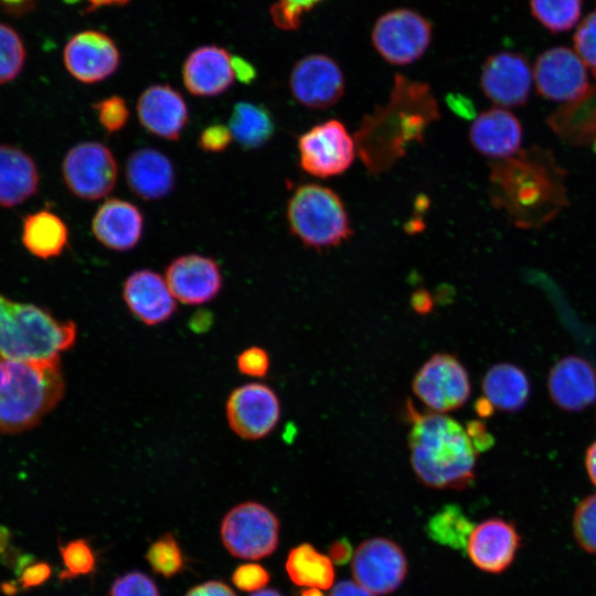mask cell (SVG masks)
<instances>
[{"label":"cell","instance_id":"2","mask_svg":"<svg viewBox=\"0 0 596 596\" xmlns=\"http://www.w3.org/2000/svg\"><path fill=\"white\" fill-rule=\"evenodd\" d=\"M563 171L549 153L532 148L491 164L492 204L519 227L549 222L566 203Z\"/></svg>","mask_w":596,"mask_h":596},{"label":"cell","instance_id":"27","mask_svg":"<svg viewBox=\"0 0 596 596\" xmlns=\"http://www.w3.org/2000/svg\"><path fill=\"white\" fill-rule=\"evenodd\" d=\"M39 172L34 160L23 150L0 145V206L13 207L38 191Z\"/></svg>","mask_w":596,"mask_h":596},{"label":"cell","instance_id":"6","mask_svg":"<svg viewBox=\"0 0 596 596\" xmlns=\"http://www.w3.org/2000/svg\"><path fill=\"white\" fill-rule=\"evenodd\" d=\"M286 216L291 234L318 252L339 246L353 235L342 199L321 184L297 187L288 200Z\"/></svg>","mask_w":596,"mask_h":596},{"label":"cell","instance_id":"15","mask_svg":"<svg viewBox=\"0 0 596 596\" xmlns=\"http://www.w3.org/2000/svg\"><path fill=\"white\" fill-rule=\"evenodd\" d=\"M533 78L540 96L568 103L588 89L586 66L573 50L556 46L541 53L534 65Z\"/></svg>","mask_w":596,"mask_h":596},{"label":"cell","instance_id":"38","mask_svg":"<svg viewBox=\"0 0 596 596\" xmlns=\"http://www.w3.org/2000/svg\"><path fill=\"white\" fill-rule=\"evenodd\" d=\"M93 109L99 125L107 134L121 130L127 125L130 116L126 99L118 95L99 99L93 105Z\"/></svg>","mask_w":596,"mask_h":596},{"label":"cell","instance_id":"52","mask_svg":"<svg viewBox=\"0 0 596 596\" xmlns=\"http://www.w3.org/2000/svg\"><path fill=\"white\" fill-rule=\"evenodd\" d=\"M329 596H375L373 593L352 581H341L333 586Z\"/></svg>","mask_w":596,"mask_h":596},{"label":"cell","instance_id":"18","mask_svg":"<svg viewBox=\"0 0 596 596\" xmlns=\"http://www.w3.org/2000/svg\"><path fill=\"white\" fill-rule=\"evenodd\" d=\"M166 281L184 305H202L214 299L223 286L219 264L209 256L185 254L173 258L166 268Z\"/></svg>","mask_w":596,"mask_h":596},{"label":"cell","instance_id":"16","mask_svg":"<svg viewBox=\"0 0 596 596\" xmlns=\"http://www.w3.org/2000/svg\"><path fill=\"white\" fill-rule=\"evenodd\" d=\"M67 72L83 84H96L114 75L120 65V52L106 33L86 30L73 35L63 51Z\"/></svg>","mask_w":596,"mask_h":596},{"label":"cell","instance_id":"31","mask_svg":"<svg viewBox=\"0 0 596 596\" xmlns=\"http://www.w3.org/2000/svg\"><path fill=\"white\" fill-rule=\"evenodd\" d=\"M228 128L233 140L246 151L266 146L275 135L276 124L263 104L241 100L232 109Z\"/></svg>","mask_w":596,"mask_h":596},{"label":"cell","instance_id":"55","mask_svg":"<svg viewBox=\"0 0 596 596\" xmlns=\"http://www.w3.org/2000/svg\"><path fill=\"white\" fill-rule=\"evenodd\" d=\"M585 466L590 481L596 486V440L587 448Z\"/></svg>","mask_w":596,"mask_h":596},{"label":"cell","instance_id":"56","mask_svg":"<svg viewBox=\"0 0 596 596\" xmlns=\"http://www.w3.org/2000/svg\"><path fill=\"white\" fill-rule=\"evenodd\" d=\"M34 0H0V3L12 12H22L28 10Z\"/></svg>","mask_w":596,"mask_h":596},{"label":"cell","instance_id":"40","mask_svg":"<svg viewBox=\"0 0 596 596\" xmlns=\"http://www.w3.org/2000/svg\"><path fill=\"white\" fill-rule=\"evenodd\" d=\"M322 0H277L269 9L270 18L280 30H297L302 15Z\"/></svg>","mask_w":596,"mask_h":596},{"label":"cell","instance_id":"39","mask_svg":"<svg viewBox=\"0 0 596 596\" xmlns=\"http://www.w3.org/2000/svg\"><path fill=\"white\" fill-rule=\"evenodd\" d=\"M61 555L65 565L62 578L86 575L95 567V556L91 546L84 540H75L61 546Z\"/></svg>","mask_w":596,"mask_h":596},{"label":"cell","instance_id":"14","mask_svg":"<svg viewBox=\"0 0 596 596\" xmlns=\"http://www.w3.org/2000/svg\"><path fill=\"white\" fill-rule=\"evenodd\" d=\"M344 88L340 65L324 54L304 56L290 72V93L297 103L309 109L332 107L342 98Z\"/></svg>","mask_w":596,"mask_h":596},{"label":"cell","instance_id":"17","mask_svg":"<svg viewBox=\"0 0 596 596\" xmlns=\"http://www.w3.org/2000/svg\"><path fill=\"white\" fill-rule=\"evenodd\" d=\"M532 85V73L526 58L501 51L488 56L481 68L480 86L485 96L501 107L526 104Z\"/></svg>","mask_w":596,"mask_h":596},{"label":"cell","instance_id":"29","mask_svg":"<svg viewBox=\"0 0 596 596\" xmlns=\"http://www.w3.org/2000/svg\"><path fill=\"white\" fill-rule=\"evenodd\" d=\"M482 392L493 408L518 412L529 401L530 381L522 369L502 362L488 369L482 379Z\"/></svg>","mask_w":596,"mask_h":596},{"label":"cell","instance_id":"7","mask_svg":"<svg viewBox=\"0 0 596 596\" xmlns=\"http://www.w3.org/2000/svg\"><path fill=\"white\" fill-rule=\"evenodd\" d=\"M221 538L236 557L258 560L278 545L279 521L274 512L257 502H244L231 509L221 524Z\"/></svg>","mask_w":596,"mask_h":596},{"label":"cell","instance_id":"21","mask_svg":"<svg viewBox=\"0 0 596 596\" xmlns=\"http://www.w3.org/2000/svg\"><path fill=\"white\" fill-rule=\"evenodd\" d=\"M123 298L128 310L147 326L168 321L177 310V299L166 278L148 269H137L125 280Z\"/></svg>","mask_w":596,"mask_h":596},{"label":"cell","instance_id":"1","mask_svg":"<svg viewBox=\"0 0 596 596\" xmlns=\"http://www.w3.org/2000/svg\"><path fill=\"white\" fill-rule=\"evenodd\" d=\"M439 118L430 86L396 74L387 103L366 114L354 132L356 153L370 174L386 172Z\"/></svg>","mask_w":596,"mask_h":596},{"label":"cell","instance_id":"34","mask_svg":"<svg viewBox=\"0 0 596 596\" xmlns=\"http://www.w3.org/2000/svg\"><path fill=\"white\" fill-rule=\"evenodd\" d=\"M533 17L554 33L572 29L579 19L582 0H530Z\"/></svg>","mask_w":596,"mask_h":596},{"label":"cell","instance_id":"47","mask_svg":"<svg viewBox=\"0 0 596 596\" xmlns=\"http://www.w3.org/2000/svg\"><path fill=\"white\" fill-rule=\"evenodd\" d=\"M466 429L478 451L487 450L492 446L493 437L487 432L486 426L481 422H469Z\"/></svg>","mask_w":596,"mask_h":596},{"label":"cell","instance_id":"42","mask_svg":"<svg viewBox=\"0 0 596 596\" xmlns=\"http://www.w3.org/2000/svg\"><path fill=\"white\" fill-rule=\"evenodd\" d=\"M110 596H160L153 581L140 573L129 572L111 585Z\"/></svg>","mask_w":596,"mask_h":596},{"label":"cell","instance_id":"30","mask_svg":"<svg viewBox=\"0 0 596 596\" xmlns=\"http://www.w3.org/2000/svg\"><path fill=\"white\" fill-rule=\"evenodd\" d=\"M22 243L39 258L58 257L68 244V228L57 214L41 210L23 219Z\"/></svg>","mask_w":596,"mask_h":596},{"label":"cell","instance_id":"48","mask_svg":"<svg viewBox=\"0 0 596 596\" xmlns=\"http://www.w3.org/2000/svg\"><path fill=\"white\" fill-rule=\"evenodd\" d=\"M185 596H236L224 583L210 581L191 588Z\"/></svg>","mask_w":596,"mask_h":596},{"label":"cell","instance_id":"50","mask_svg":"<svg viewBox=\"0 0 596 596\" xmlns=\"http://www.w3.org/2000/svg\"><path fill=\"white\" fill-rule=\"evenodd\" d=\"M447 104L449 108L458 116L464 118L475 117V107L472 102L460 94H449L447 96Z\"/></svg>","mask_w":596,"mask_h":596},{"label":"cell","instance_id":"22","mask_svg":"<svg viewBox=\"0 0 596 596\" xmlns=\"http://www.w3.org/2000/svg\"><path fill=\"white\" fill-rule=\"evenodd\" d=\"M232 56L219 45L194 49L183 62L181 74L187 91L198 97H215L234 83Z\"/></svg>","mask_w":596,"mask_h":596},{"label":"cell","instance_id":"59","mask_svg":"<svg viewBox=\"0 0 596 596\" xmlns=\"http://www.w3.org/2000/svg\"><path fill=\"white\" fill-rule=\"evenodd\" d=\"M321 590L316 587H308L300 592V596H324Z\"/></svg>","mask_w":596,"mask_h":596},{"label":"cell","instance_id":"5","mask_svg":"<svg viewBox=\"0 0 596 596\" xmlns=\"http://www.w3.org/2000/svg\"><path fill=\"white\" fill-rule=\"evenodd\" d=\"M76 326L33 304L0 294V352L19 359L57 360L73 347Z\"/></svg>","mask_w":596,"mask_h":596},{"label":"cell","instance_id":"24","mask_svg":"<svg viewBox=\"0 0 596 596\" xmlns=\"http://www.w3.org/2000/svg\"><path fill=\"white\" fill-rule=\"evenodd\" d=\"M468 137L472 148L480 155L503 160L520 151L523 130L514 114L494 107L475 117Z\"/></svg>","mask_w":596,"mask_h":596},{"label":"cell","instance_id":"28","mask_svg":"<svg viewBox=\"0 0 596 596\" xmlns=\"http://www.w3.org/2000/svg\"><path fill=\"white\" fill-rule=\"evenodd\" d=\"M546 124L566 143L586 146L596 141V85L579 98L553 111Z\"/></svg>","mask_w":596,"mask_h":596},{"label":"cell","instance_id":"60","mask_svg":"<svg viewBox=\"0 0 596 596\" xmlns=\"http://www.w3.org/2000/svg\"><path fill=\"white\" fill-rule=\"evenodd\" d=\"M251 596H283L276 589H260L252 594Z\"/></svg>","mask_w":596,"mask_h":596},{"label":"cell","instance_id":"37","mask_svg":"<svg viewBox=\"0 0 596 596\" xmlns=\"http://www.w3.org/2000/svg\"><path fill=\"white\" fill-rule=\"evenodd\" d=\"M573 533L584 551L596 554V492L584 498L576 507Z\"/></svg>","mask_w":596,"mask_h":596},{"label":"cell","instance_id":"41","mask_svg":"<svg viewBox=\"0 0 596 596\" xmlns=\"http://www.w3.org/2000/svg\"><path fill=\"white\" fill-rule=\"evenodd\" d=\"M576 54L596 78V9L579 23L574 34Z\"/></svg>","mask_w":596,"mask_h":596},{"label":"cell","instance_id":"45","mask_svg":"<svg viewBox=\"0 0 596 596\" xmlns=\"http://www.w3.org/2000/svg\"><path fill=\"white\" fill-rule=\"evenodd\" d=\"M269 355L263 348L249 347L242 351L236 360V365L242 374L263 377L269 370Z\"/></svg>","mask_w":596,"mask_h":596},{"label":"cell","instance_id":"49","mask_svg":"<svg viewBox=\"0 0 596 596\" xmlns=\"http://www.w3.org/2000/svg\"><path fill=\"white\" fill-rule=\"evenodd\" d=\"M353 556V551L350 542L342 538L331 543L329 547V557L337 565L347 564Z\"/></svg>","mask_w":596,"mask_h":596},{"label":"cell","instance_id":"9","mask_svg":"<svg viewBox=\"0 0 596 596\" xmlns=\"http://www.w3.org/2000/svg\"><path fill=\"white\" fill-rule=\"evenodd\" d=\"M433 35L430 22L418 12L398 8L381 15L372 30L376 52L389 63L407 65L424 55Z\"/></svg>","mask_w":596,"mask_h":596},{"label":"cell","instance_id":"53","mask_svg":"<svg viewBox=\"0 0 596 596\" xmlns=\"http://www.w3.org/2000/svg\"><path fill=\"white\" fill-rule=\"evenodd\" d=\"M433 304L432 296L425 289H418L412 295V308L419 315L429 312L433 308Z\"/></svg>","mask_w":596,"mask_h":596},{"label":"cell","instance_id":"10","mask_svg":"<svg viewBox=\"0 0 596 596\" xmlns=\"http://www.w3.org/2000/svg\"><path fill=\"white\" fill-rule=\"evenodd\" d=\"M297 147L301 169L321 179L344 173L356 155L354 138L337 119L311 127L299 136Z\"/></svg>","mask_w":596,"mask_h":596},{"label":"cell","instance_id":"51","mask_svg":"<svg viewBox=\"0 0 596 596\" xmlns=\"http://www.w3.org/2000/svg\"><path fill=\"white\" fill-rule=\"evenodd\" d=\"M232 64L235 78L244 84H251L256 78L255 67L241 56H232Z\"/></svg>","mask_w":596,"mask_h":596},{"label":"cell","instance_id":"36","mask_svg":"<svg viewBox=\"0 0 596 596\" xmlns=\"http://www.w3.org/2000/svg\"><path fill=\"white\" fill-rule=\"evenodd\" d=\"M155 572L170 578L183 566L181 550L171 534H166L153 542L146 554Z\"/></svg>","mask_w":596,"mask_h":596},{"label":"cell","instance_id":"46","mask_svg":"<svg viewBox=\"0 0 596 596\" xmlns=\"http://www.w3.org/2000/svg\"><path fill=\"white\" fill-rule=\"evenodd\" d=\"M51 575V567L44 562L34 563L23 570L22 587H35L43 584Z\"/></svg>","mask_w":596,"mask_h":596},{"label":"cell","instance_id":"12","mask_svg":"<svg viewBox=\"0 0 596 596\" xmlns=\"http://www.w3.org/2000/svg\"><path fill=\"white\" fill-rule=\"evenodd\" d=\"M281 414L276 392L263 383L237 386L226 401V418L231 429L241 438L257 440L269 435Z\"/></svg>","mask_w":596,"mask_h":596},{"label":"cell","instance_id":"61","mask_svg":"<svg viewBox=\"0 0 596 596\" xmlns=\"http://www.w3.org/2000/svg\"><path fill=\"white\" fill-rule=\"evenodd\" d=\"M595 151H596V141H595Z\"/></svg>","mask_w":596,"mask_h":596},{"label":"cell","instance_id":"35","mask_svg":"<svg viewBox=\"0 0 596 596\" xmlns=\"http://www.w3.org/2000/svg\"><path fill=\"white\" fill-rule=\"evenodd\" d=\"M25 49L11 26L0 23V85L14 79L23 68Z\"/></svg>","mask_w":596,"mask_h":596},{"label":"cell","instance_id":"43","mask_svg":"<svg viewBox=\"0 0 596 596\" xmlns=\"http://www.w3.org/2000/svg\"><path fill=\"white\" fill-rule=\"evenodd\" d=\"M233 140L228 126L220 123L206 126L199 135L198 146L204 152L219 153L225 151Z\"/></svg>","mask_w":596,"mask_h":596},{"label":"cell","instance_id":"57","mask_svg":"<svg viewBox=\"0 0 596 596\" xmlns=\"http://www.w3.org/2000/svg\"><path fill=\"white\" fill-rule=\"evenodd\" d=\"M493 409H494L493 406L490 404V402L486 397L479 398L476 402V412L481 418L491 416L493 413Z\"/></svg>","mask_w":596,"mask_h":596},{"label":"cell","instance_id":"54","mask_svg":"<svg viewBox=\"0 0 596 596\" xmlns=\"http://www.w3.org/2000/svg\"><path fill=\"white\" fill-rule=\"evenodd\" d=\"M67 3H77L84 1L85 12H92L105 7H120L127 4L130 0H65Z\"/></svg>","mask_w":596,"mask_h":596},{"label":"cell","instance_id":"20","mask_svg":"<svg viewBox=\"0 0 596 596\" xmlns=\"http://www.w3.org/2000/svg\"><path fill=\"white\" fill-rule=\"evenodd\" d=\"M520 544V534L511 522L491 518L473 528L466 550L479 570L499 574L512 564Z\"/></svg>","mask_w":596,"mask_h":596},{"label":"cell","instance_id":"33","mask_svg":"<svg viewBox=\"0 0 596 596\" xmlns=\"http://www.w3.org/2000/svg\"><path fill=\"white\" fill-rule=\"evenodd\" d=\"M473 523L457 504H447L426 524V533L436 543L454 550H466Z\"/></svg>","mask_w":596,"mask_h":596},{"label":"cell","instance_id":"32","mask_svg":"<svg viewBox=\"0 0 596 596\" xmlns=\"http://www.w3.org/2000/svg\"><path fill=\"white\" fill-rule=\"evenodd\" d=\"M285 566L289 578L298 586L329 589L333 585L332 561L309 543L292 547Z\"/></svg>","mask_w":596,"mask_h":596},{"label":"cell","instance_id":"19","mask_svg":"<svg viewBox=\"0 0 596 596\" xmlns=\"http://www.w3.org/2000/svg\"><path fill=\"white\" fill-rule=\"evenodd\" d=\"M136 110L146 131L168 141L179 140L189 123L184 97L168 84L148 86L138 97Z\"/></svg>","mask_w":596,"mask_h":596},{"label":"cell","instance_id":"4","mask_svg":"<svg viewBox=\"0 0 596 596\" xmlns=\"http://www.w3.org/2000/svg\"><path fill=\"white\" fill-rule=\"evenodd\" d=\"M64 392L60 359H19L0 352V433L35 427Z\"/></svg>","mask_w":596,"mask_h":596},{"label":"cell","instance_id":"8","mask_svg":"<svg viewBox=\"0 0 596 596\" xmlns=\"http://www.w3.org/2000/svg\"><path fill=\"white\" fill-rule=\"evenodd\" d=\"M62 175L77 198L95 201L107 196L116 185L118 164L113 151L99 141H82L65 153Z\"/></svg>","mask_w":596,"mask_h":596},{"label":"cell","instance_id":"26","mask_svg":"<svg viewBox=\"0 0 596 596\" xmlns=\"http://www.w3.org/2000/svg\"><path fill=\"white\" fill-rule=\"evenodd\" d=\"M125 178L136 196L143 201H157L168 196L174 189L175 169L162 151L141 147L127 158Z\"/></svg>","mask_w":596,"mask_h":596},{"label":"cell","instance_id":"3","mask_svg":"<svg viewBox=\"0 0 596 596\" xmlns=\"http://www.w3.org/2000/svg\"><path fill=\"white\" fill-rule=\"evenodd\" d=\"M408 446L417 479L433 489L468 488L475 480L477 454L471 437L457 421L441 413H418L407 403Z\"/></svg>","mask_w":596,"mask_h":596},{"label":"cell","instance_id":"13","mask_svg":"<svg viewBox=\"0 0 596 596\" xmlns=\"http://www.w3.org/2000/svg\"><path fill=\"white\" fill-rule=\"evenodd\" d=\"M354 581L373 593L386 595L397 589L407 574L402 547L386 538L363 541L352 556Z\"/></svg>","mask_w":596,"mask_h":596},{"label":"cell","instance_id":"58","mask_svg":"<svg viewBox=\"0 0 596 596\" xmlns=\"http://www.w3.org/2000/svg\"><path fill=\"white\" fill-rule=\"evenodd\" d=\"M10 532L7 528L0 525V554L4 551L6 546L9 543Z\"/></svg>","mask_w":596,"mask_h":596},{"label":"cell","instance_id":"25","mask_svg":"<svg viewBox=\"0 0 596 596\" xmlns=\"http://www.w3.org/2000/svg\"><path fill=\"white\" fill-rule=\"evenodd\" d=\"M143 215L134 203L111 198L102 203L92 220L95 238L106 248L128 252L143 234Z\"/></svg>","mask_w":596,"mask_h":596},{"label":"cell","instance_id":"44","mask_svg":"<svg viewBox=\"0 0 596 596\" xmlns=\"http://www.w3.org/2000/svg\"><path fill=\"white\" fill-rule=\"evenodd\" d=\"M270 579L269 573L260 565L249 563L240 565L233 573L234 585L245 592H257Z\"/></svg>","mask_w":596,"mask_h":596},{"label":"cell","instance_id":"23","mask_svg":"<svg viewBox=\"0 0 596 596\" xmlns=\"http://www.w3.org/2000/svg\"><path fill=\"white\" fill-rule=\"evenodd\" d=\"M547 390L552 402L560 408L583 411L596 400V371L581 356H564L551 369Z\"/></svg>","mask_w":596,"mask_h":596},{"label":"cell","instance_id":"11","mask_svg":"<svg viewBox=\"0 0 596 596\" xmlns=\"http://www.w3.org/2000/svg\"><path fill=\"white\" fill-rule=\"evenodd\" d=\"M412 389L428 409L441 414L461 407L471 392L466 368L448 353L432 355L415 374Z\"/></svg>","mask_w":596,"mask_h":596}]
</instances>
